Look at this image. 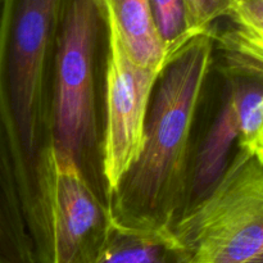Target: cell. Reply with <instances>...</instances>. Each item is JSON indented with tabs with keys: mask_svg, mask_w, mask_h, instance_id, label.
<instances>
[{
	"mask_svg": "<svg viewBox=\"0 0 263 263\" xmlns=\"http://www.w3.org/2000/svg\"><path fill=\"white\" fill-rule=\"evenodd\" d=\"M62 0H2L0 117L39 263H50L51 86Z\"/></svg>",
	"mask_w": 263,
	"mask_h": 263,
	"instance_id": "1",
	"label": "cell"
},
{
	"mask_svg": "<svg viewBox=\"0 0 263 263\" xmlns=\"http://www.w3.org/2000/svg\"><path fill=\"white\" fill-rule=\"evenodd\" d=\"M215 30L189 39L161 69L140 156L109 195L117 228L171 231L186 208L195 128L215 64Z\"/></svg>",
	"mask_w": 263,
	"mask_h": 263,
	"instance_id": "2",
	"label": "cell"
},
{
	"mask_svg": "<svg viewBox=\"0 0 263 263\" xmlns=\"http://www.w3.org/2000/svg\"><path fill=\"white\" fill-rule=\"evenodd\" d=\"M105 53L100 0H62L51 86L53 151L71 158L108 203L102 153Z\"/></svg>",
	"mask_w": 263,
	"mask_h": 263,
	"instance_id": "3",
	"label": "cell"
},
{
	"mask_svg": "<svg viewBox=\"0 0 263 263\" xmlns=\"http://www.w3.org/2000/svg\"><path fill=\"white\" fill-rule=\"evenodd\" d=\"M171 233L192 263H248L263 252V164L238 148L215 186Z\"/></svg>",
	"mask_w": 263,
	"mask_h": 263,
	"instance_id": "4",
	"label": "cell"
},
{
	"mask_svg": "<svg viewBox=\"0 0 263 263\" xmlns=\"http://www.w3.org/2000/svg\"><path fill=\"white\" fill-rule=\"evenodd\" d=\"M159 73L161 69L138 66L117 35L107 28L102 153L108 195L140 156L146 116Z\"/></svg>",
	"mask_w": 263,
	"mask_h": 263,
	"instance_id": "5",
	"label": "cell"
},
{
	"mask_svg": "<svg viewBox=\"0 0 263 263\" xmlns=\"http://www.w3.org/2000/svg\"><path fill=\"white\" fill-rule=\"evenodd\" d=\"M50 263H97L113 222L109 205L68 157L53 151L48 190Z\"/></svg>",
	"mask_w": 263,
	"mask_h": 263,
	"instance_id": "6",
	"label": "cell"
},
{
	"mask_svg": "<svg viewBox=\"0 0 263 263\" xmlns=\"http://www.w3.org/2000/svg\"><path fill=\"white\" fill-rule=\"evenodd\" d=\"M222 91L220 104L210 121L205 120L203 130L199 133L195 128L185 211L202 200L215 186L230 161L234 141L238 140V113L225 81Z\"/></svg>",
	"mask_w": 263,
	"mask_h": 263,
	"instance_id": "7",
	"label": "cell"
},
{
	"mask_svg": "<svg viewBox=\"0 0 263 263\" xmlns=\"http://www.w3.org/2000/svg\"><path fill=\"white\" fill-rule=\"evenodd\" d=\"M229 25L215 30L218 71L263 82V0L236 2Z\"/></svg>",
	"mask_w": 263,
	"mask_h": 263,
	"instance_id": "8",
	"label": "cell"
},
{
	"mask_svg": "<svg viewBox=\"0 0 263 263\" xmlns=\"http://www.w3.org/2000/svg\"><path fill=\"white\" fill-rule=\"evenodd\" d=\"M107 28L117 35L138 66L162 69L167 54L154 23L149 0H100Z\"/></svg>",
	"mask_w": 263,
	"mask_h": 263,
	"instance_id": "9",
	"label": "cell"
},
{
	"mask_svg": "<svg viewBox=\"0 0 263 263\" xmlns=\"http://www.w3.org/2000/svg\"><path fill=\"white\" fill-rule=\"evenodd\" d=\"M0 263H39L18 189L14 161L0 117Z\"/></svg>",
	"mask_w": 263,
	"mask_h": 263,
	"instance_id": "10",
	"label": "cell"
},
{
	"mask_svg": "<svg viewBox=\"0 0 263 263\" xmlns=\"http://www.w3.org/2000/svg\"><path fill=\"white\" fill-rule=\"evenodd\" d=\"M97 263H192L170 230L139 231L113 225Z\"/></svg>",
	"mask_w": 263,
	"mask_h": 263,
	"instance_id": "11",
	"label": "cell"
},
{
	"mask_svg": "<svg viewBox=\"0 0 263 263\" xmlns=\"http://www.w3.org/2000/svg\"><path fill=\"white\" fill-rule=\"evenodd\" d=\"M154 23L164 45L167 58L189 39L192 32L185 0H149Z\"/></svg>",
	"mask_w": 263,
	"mask_h": 263,
	"instance_id": "12",
	"label": "cell"
},
{
	"mask_svg": "<svg viewBox=\"0 0 263 263\" xmlns=\"http://www.w3.org/2000/svg\"><path fill=\"white\" fill-rule=\"evenodd\" d=\"M190 30L194 35L208 32L222 18H229L236 0H185Z\"/></svg>",
	"mask_w": 263,
	"mask_h": 263,
	"instance_id": "13",
	"label": "cell"
},
{
	"mask_svg": "<svg viewBox=\"0 0 263 263\" xmlns=\"http://www.w3.org/2000/svg\"><path fill=\"white\" fill-rule=\"evenodd\" d=\"M248 152L249 154L254 157L259 163L263 164V116H262V123H261V128L258 131V135H257L256 140L253 141L252 146L249 148Z\"/></svg>",
	"mask_w": 263,
	"mask_h": 263,
	"instance_id": "14",
	"label": "cell"
},
{
	"mask_svg": "<svg viewBox=\"0 0 263 263\" xmlns=\"http://www.w3.org/2000/svg\"><path fill=\"white\" fill-rule=\"evenodd\" d=\"M248 263H263V252H261L258 256L254 257V258L252 259V261H249Z\"/></svg>",
	"mask_w": 263,
	"mask_h": 263,
	"instance_id": "15",
	"label": "cell"
},
{
	"mask_svg": "<svg viewBox=\"0 0 263 263\" xmlns=\"http://www.w3.org/2000/svg\"><path fill=\"white\" fill-rule=\"evenodd\" d=\"M0 5H2V0H0Z\"/></svg>",
	"mask_w": 263,
	"mask_h": 263,
	"instance_id": "16",
	"label": "cell"
},
{
	"mask_svg": "<svg viewBox=\"0 0 263 263\" xmlns=\"http://www.w3.org/2000/svg\"><path fill=\"white\" fill-rule=\"evenodd\" d=\"M236 2H240V0H236Z\"/></svg>",
	"mask_w": 263,
	"mask_h": 263,
	"instance_id": "17",
	"label": "cell"
}]
</instances>
